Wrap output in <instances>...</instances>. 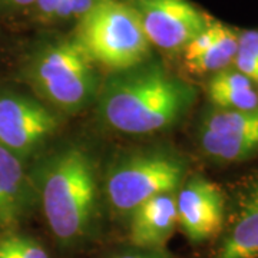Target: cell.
Here are the masks:
<instances>
[{
	"instance_id": "6da1fadb",
	"label": "cell",
	"mask_w": 258,
	"mask_h": 258,
	"mask_svg": "<svg viewBox=\"0 0 258 258\" xmlns=\"http://www.w3.org/2000/svg\"><path fill=\"white\" fill-rule=\"evenodd\" d=\"M30 178L57 244L76 248L92 241L101 221V181L92 154L82 145H63L42 158Z\"/></svg>"
},
{
	"instance_id": "7a4b0ae2",
	"label": "cell",
	"mask_w": 258,
	"mask_h": 258,
	"mask_svg": "<svg viewBox=\"0 0 258 258\" xmlns=\"http://www.w3.org/2000/svg\"><path fill=\"white\" fill-rule=\"evenodd\" d=\"M195 89L161 63L147 60L101 83L98 115L108 128L145 135L174 126L186 115Z\"/></svg>"
},
{
	"instance_id": "3957f363",
	"label": "cell",
	"mask_w": 258,
	"mask_h": 258,
	"mask_svg": "<svg viewBox=\"0 0 258 258\" xmlns=\"http://www.w3.org/2000/svg\"><path fill=\"white\" fill-rule=\"evenodd\" d=\"M26 81L52 106L69 113L88 108L101 88L95 64L74 37L39 47L26 64Z\"/></svg>"
},
{
	"instance_id": "277c9868",
	"label": "cell",
	"mask_w": 258,
	"mask_h": 258,
	"mask_svg": "<svg viewBox=\"0 0 258 258\" xmlns=\"http://www.w3.org/2000/svg\"><path fill=\"white\" fill-rule=\"evenodd\" d=\"M74 39L93 64L112 74L149 60L151 43L135 12L125 2L99 0L78 20Z\"/></svg>"
},
{
	"instance_id": "5b68a950",
	"label": "cell",
	"mask_w": 258,
	"mask_h": 258,
	"mask_svg": "<svg viewBox=\"0 0 258 258\" xmlns=\"http://www.w3.org/2000/svg\"><path fill=\"white\" fill-rule=\"evenodd\" d=\"M186 166L182 158L165 149H141L115 161L103 188L109 205L119 215H131L141 204L161 194L176 192Z\"/></svg>"
},
{
	"instance_id": "8992f818",
	"label": "cell",
	"mask_w": 258,
	"mask_h": 258,
	"mask_svg": "<svg viewBox=\"0 0 258 258\" xmlns=\"http://www.w3.org/2000/svg\"><path fill=\"white\" fill-rule=\"evenodd\" d=\"M148 42L165 52H178L210 25V19L189 0H126Z\"/></svg>"
},
{
	"instance_id": "52a82bcc",
	"label": "cell",
	"mask_w": 258,
	"mask_h": 258,
	"mask_svg": "<svg viewBox=\"0 0 258 258\" xmlns=\"http://www.w3.org/2000/svg\"><path fill=\"white\" fill-rule=\"evenodd\" d=\"M59 128V118L36 99L0 92V148L22 161L37 152Z\"/></svg>"
},
{
	"instance_id": "ba28073f",
	"label": "cell",
	"mask_w": 258,
	"mask_h": 258,
	"mask_svg": "<svg viewBox=\"0 0 258 258\" xmlns=\"http://www.w3.org/2000/svg\"><path fill=\"white\" fill-rule=\"evenodd\" d=\"M176 215L181 230L192 244L214 241L227 215L222 189L207 178L192 176L176 191Z\"/></svg>"
},
{
	"instance_id": "9c48e42d",
	"label": "cell",
	"mask_w": 258,
	"mask_h": 258,
	"mask_svg": "<svg viewBox=\"0 0 258 258\" xmlns=\"http://www.w3.org/2000/svg\"><path fill=\"white\" fill-rule=\"evenodd\" d=\"M208 258H258V182L248 186L227 212Z\"/></svg>"
},
{
	"instance_id": "30bf717a",
	"label": "cell",
	"mask_w": 258,
	"mask_h": 258,
	"mask_svg": "<svg viewBox=\"0 0 258 258\" xmlns=\"http://www.w3.org/2000/svg\"><path fill=\"white\" fill-rule=\"evenodd\" d=\"M129 241L135 248L159 249L178 224L176 192L155 195L129 215Z\"/></svg>"
},
{
	"instance_id": "8fae6325",
	"label": "cell",
	"mask_w": 258,
	"mask_h": 258,
	"mask_svg": "<svg viewBox=\"0 0 258 258\" xmlns=\"http://www.w3.org/2000/svg\"><path fill=\"white\" fill-rule=\"evenodd\" d=\"M35 201L33 182L22 159L0 148V228L20 221Z\"/></svg>"
},
{
	"instance_id": "7c38bea8",
	"label": "cell",
	"mask_w": 258,
	"mask_h": 258,
	"mask_svg": "<svg viewBox=\"0 0 258 258\" xmlns=\"http://www.w3.org/2000/svg\"><path fill=\"white\" fill-rule=\"evenodd\" d=\"M208 96L220 109L251 111L258 108V92L248 78L237 69H224L212 75Z\"/></svg>"
},
{
	"instance_id": "4fadbf2b",
	"label": "cell",
	"mask_w": 258,
	"mask_h": 258,
	"mask_svg": "<svg viewBox=\"0 0 258 258\" xmlns=\"http://www.w3.org/2000/svg\"><path fill=\"white\" fill-rule=\"evenodd\" d=\"M238 49V33L234 29L228 28L218 22V29L215 39L203 55L195 57L191 62H186V69L194 75L217 74L224 69H228Z\"/></svg>"
},
{
	"instance_id": "5bb4252c",
	"label": "cell",
	"mask_w": 258,
	"mask_h": 258,
	"mask_svg": "<svg viewBox=\"0 0 258 258\" xmlns=\"http://www.w3.org/2000/svg\"><path fill=\"white\" fill-rule=\"evenodd\" d=\"M201 129L258 144V108L251 111L218 109L211 112L204 118Z\"/></svg>"
},
{
	"instance_id": "9a60e30c",
	"label": "cell",
	"mask_w": 258,
	"mask_h": 258,
	"mask_svg": "<svg viewBox=\"0 0 258 258\" xmlns=\"http://www.w3.org/2000/svg\"><path fill=\"white\" fill-rule=\"evenodd\" d=\"M98 3L99 0H60L53 20H66L71 18L79 20Z\"/></svg>"
},
{
	"instance_id": "2e32d148",
	"label": "cell",
	"mask_w": 258,
	"mask_h": 258,
	"mask_svg": "<svg viewBox=\"0 0 258 258\" xmlns=\"http://www.w3.org/2000/svg\"><path fill=\"white\" fill-rule=\"evenodd\" d=\"M8 238L19 258H49L46 251L42 248L36 241H33L29 237L9 235Z\"/></svg>"
},
{
	"instance_id": "e0dca14e",
	"label": "cell",
	"mask_w": 258,
	"mask_h": 258,
	"mask_svg": "<svg viewBox=\"0 0 258 258\" xmlns=\"http://www.w3.org/2000/svg\"><path fill=\"white\" fill-rule=\"evenodd\" d=\"M59 3H60V0H36V3L32 6V9L37 19L50 22L55 19Z\"/></svg>"
},
{
	"instance_id": "ac0fdd59",
	"label": "cell",
	"mask_w": 258,
	"mask_h": 258,
	"mask_svg": "<svg viewBox=\"0 0 258 258\" xmlns=\"http://www.w3.org/2000/svg\"><path fill=\"white\" fill-rule=\"evenodd\" d=\"M108 258H169L161 254L157 249H144L137 248L134 251H125V252H118Z\"/></svg>"
},
{
	"instance_id": "d6986e66",
	"label": "cell",
	"mask_w": 258,
	"mask_h": 258,
	"mask_svg": "<svg viewBox=\"0 0 258 258\" xmlns=\"http://www.w3.org/2000/svg\"><path fill=\"white\" fill-rule=\"evenodd\" d=\"M36 0H0V8L6 10H25L32 8Z\"/></svg>"
},
{
	"instance_id": "ffe728a7",
	"label": "cell",
	"mask_w": 258,
	"mask_h": 258,
	"mask_svg": "<svg viewBox=\"0 0 258 258\" xmlns=\"http://www.w3.org/2000/svg\"><path fill=\"white\" fill-rule=\"evenodd\" d=\"M0 258H19L8 237L0 241Z\"/></svg>"
}]
</instances>
